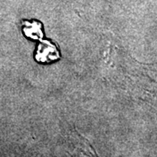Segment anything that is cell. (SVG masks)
I'll return each mask as SVG.
<instances>
[{
  "label": "cell",
  "mask_w": 157,
  "mask_h": 157,
  "mask_svg": "<svg viewBox=\"0 0 157 157\" xmlns=\"http://www.w3.org/2000/svg\"><path fill=\"white\" fill-rule=\"evenodd\" d=\"M59 58V52L57 46L49 40H42L38 45L35 59L40 63H50Z\"/></svg>",
  "instance_id": "1"
},
{
  "label": "cell",
  "mask_w": 157,
  "mask_h": 157,
  "mask_svg": "<svg viewBox=\"0 0 157 157\" xmlns=\"http://www.w3.org/2000/svg\"><path fill=\"white\" fill-rule=\"evenodd\" d=\"M23 32L26 37L32 39H41L44 34L41 23L37 20H25L22 23Z\"/></svg>",
  "instance_id": "2"
}]
</instances>
